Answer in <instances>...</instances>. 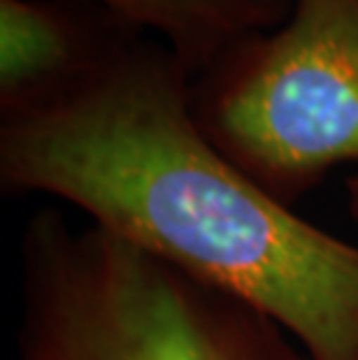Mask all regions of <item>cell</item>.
I'll use <instances>...</instances> for the list:
<instances>
[{
    "instance_id": "cell-1",
    "label": "cell",
    "mask_w": 358,
    "mask_h": 360,
    "mask_svg": "<svg viewBox=\"0 0 358 360\" xmlns=\"http://www.w3.org/2000/svg\"><path fill=\"white\" fill-rule=\"evenodd\" d=\"M0 186L94 224L238 297L309 360H358V244L309 224L196 121L167 49H112L42 101L3 112Z\"/></svg>"
},
{
    "instance_id": "cell-2",
    "label": "cell",
    "mask_w": 358,
    "mask_h": 360,
    "mask_svg": "<svg viewBox=\"0 0 358 360\" xmlns=\"http://www.w3.org/2000/svg\"><path fill=\"white\" fill-rule=\"evenodd\" d=\"M14 360H309L275 321L60 210L19 242Z\"/></svg>"
},
{
    "instance_id": "cell-3",
    "label": "cell",
    "mask_w": 358,
    "mask_h": 360,
    "mask_svg": "<svg viewBox=\"0 0 358 360\" xmlns=\"http://www.w3.org/2000/svg\"><path fill=\"white\" fill-rule=\"evenodd\" d=\"M291 17L191 82L212 144L284 205L358 163V0H291Z\"/></svg>"
},
{
    "instance_id": "cell-4",
    "label": "cell",
    "mask_w": 358,
    "mask_h": 360,
    "mask_svg": "<svg viewBox=\"0 0 358 360\" xmlns=\"http://www.w3.org/2000/svg\"><path fill=\"white\" fill-rule=\"evenodd\" d=\"M47 7L0 0V105L3 112L42 101L103 56Z\"/></svg>"
},
{
    "instance_id": "cell-5",
    "label": "cell",
    "mask_w": 358,
    "mask_h": 360,
    "mask_svg": "<svg viewBox=\"0 0 358 360\" xmlns=\"http://www.w3.org/2000/svg\"><path fill=\"white\" fill-rule=\"evenodd\" d=\"M131 24L149 26L191 77H200L258 30L284 17L288 0H101Z\"/></svg>"
},
{
    "instance_id": "cell-6",
    "label": "cell",
    "mask_w": 358,
    "mask_h": 360,
    "mask_svg": "<svg viewBox=\"0 0 358 360\" xmlns=\"http://www.w3.org/2000/svg\"><path fill=\"white\" fill-rule=\"evenodd\" d=\"M347 207H349V214L358 221V174L352 179H347Z\"/></svg>"
}]
</instances>
